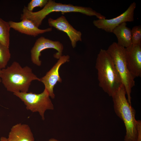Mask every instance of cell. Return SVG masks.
I'll return each mask as SVG.
<instances>
[{"mask_svg":"<svg viewBox=\"0 0 141 141\" xmlns=\"http://www.w3.org/2000/svg\"><path fill=\"white\" fill-rule=\"evenodd\" d=\"M1 70V82L7 91L13 93L28 92L32 81H40V79L33 73L30 67H22L16 61Z\"/></svg>","mask_w":141,"mask_h":141,"instance_id":"1","label":"cell"},{"mask_svg":"<svg viewBox=\"0 0 141 141\" xmlns=\"http://www.w3.org/2000/svg\"><path fill=\"white\" fill-rule=\"evenodd\" d=\"M99 86L111 97L123 85L113 61L107 50L101 49L96 60Z\"/></svg>","mask_w":141,"mask_h":141,"instance_id":"2","label":"cell"},{"mask_svg":"<svg viewBox=\"0 0 141 141\" xmlns=\"http://www.w3.org/2000/svg\"><path fill=\"white\" fill-rule=\"evenodd\" d=\"M22 12V14L21 15V19L28 20L38 28L41 25L43 20L47 15L54 12H61L62 14L78 12L88 16H95L99 19L106 18L104 16L91 8L74 5L70 4H63L56 2L52 0H48L43 8L38 11L33 12L29 11L26 7L24 6Z\"/></svg>","mask_w":141,"mask_h":141,"instance_id":"3","label":"cell"},{"mask_svg":"<svg viewBox=\"0 0 141 141\" xmlns=\"http://www.w3.org/2000/svg\"><path fill=\"white\" fill-rule=\"evenodd\" d=\"M126 92L122 85L111 96L114 111L124 122L126 133L124 141H136L138 135L137 121L135 119L136 111L128 101Z\"/></svg>","mask_w":141,"mask_h":141,"instance_id":"4","label":"cell"},{"mask_svg":"<svg viewBox=\"0 0 141 141\" xmlns=\"http://www.w3.org/2000/svg\"><path fill=\"white\" fill-rule=\"evenodd\" d=\"M111 56L124 87L127 101L131 105V93L135 85L134 78L130 72L126 63L125 48L117 43H113L107 50Z\"/></svg>","mask_w":141,"mask_h":141,"instance_id":"5","label":"cell"},{"mask_svg":"<svg viewBox=\"0 0 141 141\" xmlns=\"http://www.w3.org/2000/svg\"><path fill=\"white\" fill-rule=\"evenodd\" d=\"M13 94L23 102L27 110L33 112L38 113L43 120L45 119V111L54 109V106L49 93L45 89L39 94L16 92L13 93Z\"/></svg>","mask_w":141,"mask_h":141,"instance_id":"6","label":"cell"},{"mask_svg":"<svg viewBox=\"0 0 141 141\" xmlns=\"http://www.w3.org/2000/svg\"><path fill=\"white\" fill-rule=\"evenodd\" d=\"M53 49L57 51L54 55V58L59 59L61 56L63 49V44L57 41H53L42 36L38 38L31 50V58L32 62L39 66L42 62L39 59L41 52L48 49Z\"/></svg>","mask_w":141,"mask_h":141,"instance_id":"7","label":"cell"},{"mask_svg":"<svg viewBox=\"0 0 141 141\" xmlns=\"http://www.w3.org/2000/svg\"><path fill=\"white\" fill-rule=\"evenodd\" d=\"M136 6V3L134 2L131 4L124 12L118 16L110 19L94 20L93 24L98 28L108 32L112 33L113 30L120 24L134 20V11Z\"/></svg>","mask_w":141,"mask_h":141,"instance_id":"8","label":"cell"},{"mask_svg":"<svg viewBox=\"0 0 141 141\" xmlns=\"http://www.w3.org/2000/svg\"><path fill=\"white\" fill-rule=\"evenodd\" d=\"M69 58L68 55L62 56L45 75L40 78V81L43 84L45 89L47 90L50 97L52 99H54L55 96L53 90L55 86L58 82L61 83L62 81L59 74L60 68L63 64L69 62Z\"/></svg>","mask_w":141,"mask_h":141,"instance_id":"9","label":"cell"},{"mask_svg":"<svg viewBox=\"0 0 141 141\" xmlns=\"http://www.w3.org/2000/svg\"><path fill=\"white\" fill-rule=\"evenodd\" d=\"M48 22L50 27H54L67 34L73 48L75 47L78 42L82 41L81 33L74 28L64 16H61L56 19L49 18Z\"/></svg>","mask_w":141,"mask_h":141,"instance_id":"10","label":"cell"},{"mask_svg":"<svg viewBox=\"0 0 141 141\" xmlns=\"http://www.w3.org/2000/svg\"><path fill=\"white\" fill-rule=\"evenodd\" d=\"M126 60L128 68L134 78L141 75V44H132L125 48Z\"/></svg>","mask_w":141,"mask_h":141,"instance_id":"11","label":"cell"},{"mask_svg":"<svg viewBox=\"0 0 141 141\" xmlns=\"http://www.w3.org/2000/svg\"><path fill=\"white\" fill-rule=\"evenodd\" d=\"M19 22L12 21L8 22L10 27L17 31L26 35L34 37L52 30V27L45 29H41L36 27L31 21L26 19L21 20Z\"/></svg>","mask_w":141,"mask_h":141,"instance_id":"12","label":"cell"},{"mask_svg":"<svg viewBox=\"0 0 141 141\" xmlns=\"http://www.w3.org/2000/svg\"><path fill=\"white\" fill-rule=\"evenodd\" d=\"M8 141H34L29 126L20 123L13 126L9 133Z\"/></svg>","mask_w":141,"mask_h":141,"instance_id":"13","label":"cell"},{"mask_svg":"<svg viewBox=\"0 0 141 141\" xmlns=\"http://www.w3.org/2000/svg\"><path fill=\"white\" fill-rule=\"evenodd\" d=\"M116 36L120 45L127 48L132 44L131 29L127 26L126 22L123 23L117 26L113 30Z\"/></svg>","mask_w":141,"mask_h":141,"instance_id":"14","label":"cell"},{"mask_svg":"<svg viewBox=\"0 0 141 141\" xmlns=\"http://www.w3.org/2000/svg\"><path fill=\"white\" fill-rule=\"evenodd\" d=\"M10 28L9 22L5 21L0 17V42L9 48Z\"/></svg>","mask_w":141,"mask_h":141,"instance_id":"15","label":"cell"},{"mask_svg":"<svg viewBox=\"0 0 141 141\" xmlns=\"http://www.w3.org/2000/svg\"><path fill=\"white\" fill-rule=\"evenodd\" d=\"M11 58L9 48L0 42V69H2L6 67Z\"/></svg>","mask_w":141,"mask_h":141,"instance_id":"16","label":"cell"},{"mask_svg":"<svg viewBox=\"0 0 141 141\" xmlns=\"http://www.w3.org/2000/svg\"><path fill=\"white\" fill-rule=\"evenodd\" d=\"M132 44H141V27L140 25L133 27L131 30Z\"/></svg>","mask_w":141,"mask_h":141,"instance_id":"17","label":"cell"},{"mask_svg":"<svg viewBox=\"0 0 141 141\" xmlns=\"http://www.w3.org/2000/svg\"><path fill=\"white\" fill-rule=\"evenodd\" d=\"M48 0H32L28 3L27 9L29 11H32L34 8L36 7L42 8L44 7L47 3Z\"/></svg>","mask_w":141,"mask_h":141,"instance_id":"18","label":"cell"},{"mask_svg":"<svg viewBox=\"0 0 141 141\" xmlns=\"http://www.w3.org/2000/svg\"><path fill=\"white\" fill-rule=\"evenodd\" d=\"M138 128V135L136 141H141V121L137 120Z\"/></svg>","mask_w":141,"mask_h":141,"instance_id":"19","label":"cell"},{"mask_svg":"<svg viewBox=\"0 0 141 141\" xmlns=\"http://www.w3.org/2000/svg\"><path fill=\"white\" fill-rule=\"evenodd\" d=\"M0 141H8L7 138L4 137H2L0 138Z\"/></svg>","mask_w":141,"mask_h":141,"instance_id":"20","label":"cell"},{"mask_svg":"<svg viewBox=\"0 0 141 141\" xmlns=\"http://www.w3.org/2000/svg\"><path fill=\"white\" fill-rule=\"evenodd\" d=\"M48 141H60L54 138H51Z\"/></svg>","mask_w":141,"mask_h":141,"instance_id":"21","label":"cell"},{"mask_svg":"<svg viewBox=\"0 0 141 141\" xmlns=\"http://www.w3.org/2000/svg\"><path fill=\"white\" fill-rule=\"evenodd\" d=\"M1 72H2L1 69H0V82H1Z\"/></svg>","mask_w":141,"mask_h":141,"instance_id":"22","label":"cell"}]
</instances>
